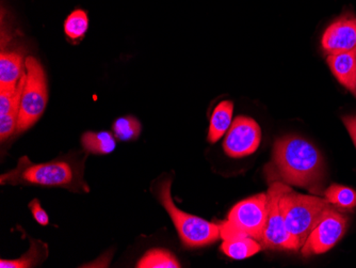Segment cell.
I'll use <instances>...</instances> for the list:
<instances>
[{
	"instance_id": "obj_1",
	"label": "cell",
	"mask_w": 356,
	"mask_h": 268,
	"mask_svg": "<svg viewBox=\"0 0 356 268\" xmlns=\"http://www.w3.org/2000/svg\"><path fill=\"white\" fill-rule=\"evenodd\" d=\"M268 167L266 173L269 182L281 181L316 193H319L318 187L325 172V159L319 150L295 135L280 138L274 143L272 163Z\"/></svg>"
},
{
	"instance_id": "obj_2",
	"label": "cell",
	"mask_w": 356,
	"mask_h": 268,
	"mask_svg": "<svg viewBox=\"0 0 356 268\" xmlns=\"http://www.w3.org/2000/svg\"><path fill=\"white\" fill-rule=\"evenodd\" d=\"M1 185H41L67 188L70 191H89L83 180L81 169L67 161L33 164L23 156L17 167L0 178Z\"/></svg>"
},
{
	"instance_id": "obj_3",
	"label": "cell",
	"mask_w": 356,
	"mask_h": 268,
	"mask_svg": "<svg viewBox=\"0 0 356 268\" xmlns=\"http://www.w3.org/2000/svg\"><path fill=\"white\" fill-rule=\"evenodd\" d=\"M331 204L325 198L303 195L290 187L282 197V209L288 231L302 246Z\"/></svg>"
},
{
	"instance_id": "obj_4",
	"label": "cell",
	"mask_w": 356,
	"mask_h": 268,
	"mask_svg": "<svg viewBox=\"0 0 356 268\" xmlns=\"http://www.w3.org/2000/svg\"><path fill=\"white\" fill-rule=\"evenodd\" d=\"M171 184V180H165L160 184L158 199L171 217L183 245L187 248L204 247L221 239L220 225L185 213L176 207L172 199Z\"/></svg>"
},
{
	"instance_id": "obj_5",
	"label": "cell",
	"mask_w": 356,
	"mask_h": 268,
	"mask_svg": "<svg viewBox=\"0 0 356 268\" xmlns=\"http://www.w3.org/2000/svg\"><path fill=\"white\" fill-rule=\"evenodd\" d=\"M268 217L267 194H259L236 204L220 225L221 239L249 236L261 243Z\"/></svg>"
},
{
	"instance_id": "obj_6",
	"label": "cell",
	"mask_w": 356,
	"mask_h": 268,
	"mask_svg": "<svg viewBox=\"0 0 356 268\" xmlns=\"http://www.w3.org/2000/svg\"><path fill=\"white\" fill-rule=\"evenodd\" d=\"M26 83L22 94L16 132L27 131L44 113L48 101L47 77L41 63L35 57L25 60Z\"/></svg>"
},
{
	"instance_id": "obj_7",
	"label": "cell",
	"mask_w": 356,
	"mask_h": 268,
	"mask_svg": "<svg viewBox=\"0 0 356 268\" xmlns=\"http://www.w3.org/2000/svg\"><path fill=\"white\" fill-rule=\"evenodd\" d=\"M268 189V217L261 237L263 249L293 250L301 249L295 237L288 231L282 209V197L290 186L281 181L269 182Z\"/></svg>"
},
{
	"instance_id": "obj_8",
	"label": "cell",
	"mask_w": 356,
	"mask_h": 268,
	"mask_svg": "<svg viewBox=\"0 0 356 268\" xmlns=\"http://www.w3.org/2000/svg\"><path fill=\"white\" fill-rule=\"evenodd\" d=\"M347 226V216L331 205L302 246V253L309 257L329 251L343 239Z\"/></svg>"
},
{
	"instance_id": "obj_9",
	"label": "cell",
	"mask_w": 356,
	"mask_h": 268,
	"mask_svg": "<svg viewBox=\"0 0 356 268\" xmlns=\"http://www.w3.org/2000/svg\"><path fill=\"white\" fill-rule=\"evenodd\" d=\"M261 141V126L251 118L239 116L234 120L224 140V151L234 159L251 155Z\"/></svg>"
},
{
	"instance_id": "obj_10",
	"label": "cell",
	"mask_w": 356,
	"mask_h": 268,
	"mask_svg": "<svg viewBox=\"0 0 356 268\" xmlns=\"http://www.w3.org/2000/svg\"><path fill=\"white\" fill-rule=\"evenodd\" d=\"M321 44L327 55L356 49V17L346 14L333 22L322 36Z\"/></svg>"
},
{
	"instance_id": "obj_11",
	"label": "cell",
	"mask_w": 356,
	"mask_h": 268,
	"mask_svg": "<svg viewBox=\"0 0 356 268\" xmlns=\"http://www.w3.org/2000/svg\"><path fill=\"white\" fill-rule=\"evenodd\" d=\"M327 65L337 81L356 97V49L327 56Z\"/></svg>"
},
{
	"instance_id": "obj_12",
	"label": "cell",
	"mask_w": 356,
	"mask_h": 268,
	"mask_svg": "<svg viewBox=\"0 0 356 268\" xmlns=\"http://www.w3.org/2000/svg\"><path fill=\"white\" fill-rule=\"evenodd\" d=\"M26 73L25 61L19 54L6 53L0 56V90L14 89Z\"/></svg>"
},
{
	"instance_id": "obj_13",
	"label": "cell",
	"mask_w": 356,
	"mask_h": 268,
	"mask_svg": "<svg viewBox=\"0 0 356 268\" xmlns=\"http://www.w3.org/2000/svg\"><path fill=\"white\" fill-rule=\"evenodd\" d=\"M234 103L231 101H223L218 104L213 110V116L210 118L208 141L211 143H217L220 138L229 129L233 120Z\"/></svg>"
},
{
	"instance_id": "obj_14",
	"label": "cell",
	"mask_w": 356,
	"mask_h": 268,
	"mask_svg": "<svg viewBox=\"0 0 356 268\" xmlns=\"http://www.w3.org/2000/svg\"><path fill=\"white\" fill-rule=\"evenodd\" d=\"M221 249L227 257L232 259L243 260L256 255L263 249V247L259 242L249 236H245V237L224 239Z\"/></svg>"
},
{
	"instance_id": "obj_15",
	"label": "cell",
	"mask_w": 356,
	"mask_h": 268,
	"mask_svg": "<svg viewBox=\"0 0 356 268\" xmlns=\"http://www.w3.org/2000/svg\"><path fill=\"white\" fill-rule=\"evenodd\" d=\"M117 138L111 132H87L81 137V145L88 153L105 155L112 153L117 147Z\"/></svg>"
},
{
	"instance_id": "obj_16",
	"label": "cell",
	"mask_w": 356,
	"mask_h": 268,
	"mask_svg": "<svg viewBox=\"0 0 356 268\" xmlns=\"http://www.w3.org/2000/svg\"><path fill=\"white\" fill-rule=\"evenodd\" d=\"M138 268H179L181 264L165 249H151L141 258L137 264Z\"/></svg>"
},
{
	"instance_id": "obj_17",
	"label": "cell",
	"mask_w": 356,
	"mask_h": 268,
	"mask_svg": "<svg viewBox=\"0 0 356 268\" xmlns=\"http://www.w3.org/2000/svg\"><path fill=\"white\" fill-rule=\"evenodd\" d=\"M325 197L333 207L347 210L356 207V191L352 188L335 184L327 188Z\"/></svg>"
},
{
	"instance_id": "obj_18",
	"label": "cell",
	"mask_w": 356,
	"mask_h": 268,
	"mask_svg": "<svg viewBox=\"0 0 356 268\" xmlns=\"http://www.w3.org/2000/svg\"><path fill=\"white\" fill-rule=\"evenodd\" d=\"M47 249L46 245L43 243H37V242L31 241V248L29 251L24 255L19 260H1L0 261V267L1 268H28L33 267V266L42 262L41 258H43V251ZM45 259V258H44Z\"/></svg>"
},
{
	"instance_id": "obj_19",
	"label": "cell",
	"mask_w": 356,
	"mask_h": 268,
	"mask_svg": "<svg viewBox=\"0 0 356 268\" xmlns=\"http://www.w3.org/2000/svg\"><path fill=\"white\" fill-rule=\"evenodd\" d=\"M112 131L120 141H133L138 139L142 131V125L137 118L128 117L117 119L112 125Z\"/></svg>"
},
{
	"instance_id": "obj_20",
	"label": "cell",
	"mask_w": 356,
	"mask_h": 268,
	"mask_svg": "<svg viewBox=\"0 0 356 268\" xmlns=\"http://www.w3.org/2000/svg\"><path fill=\"white\" fill-rule=\"evenodd\" d=\"M89 27V19L83 10H75L70 14L64 22V33L70 39L76 41L81 39L87 33Z\"/></svg>"
},
{
	"instance_id": "obj_21",
	"label": "cell",
	"mask_w": 356,
	"mask_h": 268,
	"mask_svg": "<svg viewBox=\"0 0 356 268\" xmlns=\"http://www.w3.org/2000/svg\"><path fill=\"white\" fill-rule=\"evenodd\" d=\"M29 209L31 211L32 215L37 220L38 223L41 226H47L49 223V218H48L46 212L42 209L41 204H40L39 200H32L29 203Z\"/></svg>"
},
{
	"instance_id": "obj_22",
	"label": "cell",
	"mask_w": 356,
	"mask_h": 268,
	"mask_svg": "<svg viewBox=\"0 0 356 268\" xmlns=\"http://www.w3.org/2000/svg\"><path fill=\"white\" fill-rule=\"evenodd\" d=\"M343 122L356 148V116H346L343 118Z\"/></svg>"
}]
</instances>
